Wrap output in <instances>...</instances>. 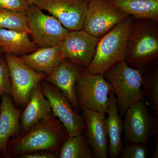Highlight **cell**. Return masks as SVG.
Listing matches in <instances>:
<instances>
[{
  "label": "cell",
  "mask_w": 158,
  "mask_h": 158,
  "mask_svg": "<svg viewBox=\"0 0 158 158\" xmlns=\"http://www.w3.org/2000/svg\"><path fill=\"white\" fill-rule=\"evenodd\" d=\"M133 20L129 16L101 37L95 55L85 70L103 74L117 63L124 61Z\"/></svg>",
  "instance_id": "cell-3"
},
{
  "label": "cell",
  "mask_w": 158,
  "mask_h": 158,
  "mask_svg": "<svg viewBox=\"0 0 158 158\" xmlns=\"http://www.w3.org/2000/svg\"><path fill=\"white\" fill-rule=\"evenodd\" d=\"M38 48L29 34L13 30L0 29V50L3 53L21 56Z\"/></svg>",
  "instance_id": "cell-19"
},
{
  "label": "cell",
  "mask_w": 158,
  "mask_h": 158,
  "mask_svg": "<svg viewBox=\"0 0 158 158\" xmlns=\"http://www.w3.org/2000/svg\"><path fill=\"white\" fill-rule=\"evenodd\" d=\"M4 57L8 65L11 79L10 95L15 103L25 107L32 90L45 79L47 74L31 69L19 56L6 53Z\"/></svg>",
  "instance_id": "cell-7"
},
{
  "label": "cell",
  "mask_w": 158,
  "mask_h": 158,
  "mask_svg": "<svg viewBox=\"0 0 158 158\" xmlns=\"http://www.w3.org/2000/svg\"><path fill=\"white\" fill-rule=\"evenodd\" d=\"M11 82L8 65L2 56L0 57V98L4 94H11Z\"/></svg>",
  "instance_id": "cell-25"
},
{
  "label": "cell",
  "mask_w": 158,
  "mask_h": 158,
  "mask_svg": "<svg viewBox=\"0 0 158 158\" xmlns=\"http://www.w3.org/2000/svg\"><path fill=\"white\" fill-rule=\"evenodd\" d=\"M75 90L80 107L106 114L111 88L103 74L85 69L76 82Z\"/></svg>",
  "instance_id": "cell-5"
},
{
  "label": "cell",
  "mask_w": 158,
  "mask_h": 158,
  "mask_svg": "<svg viewBox=\"0 0 158 158\" xmlns=\"http://www.w3.org/2000/svg\"><path fill=\"white\" fill-rule=\"evenodd\" d=\"M41 90L51 105L52 113L63 125L69 137L81 135L86 127L84 118L76 113L65 95L56 86L44 81Z\"/></svg>",
  "instance_id": "cell-10"
},
{
  "label": "cell",
  "mask_w": 158,
  "mask_h": 158,
  "mask_svg": "<svg viewBox=\"0 0 158 158\" xmlns=\"http://www.w3.org/2000/svg\"><path fill=\"white\" fill-rule=\"evenodd\" d=\"M2 54H3V53L2 52V51H1V50H0V57H1V56H2Z\"/></svg>",
  "instance_id": "cell-30"
},
{
  "label": "cell",
  "mask_w": 158,
  "mask_h": 158,
  "mask_svg": "<svg viewBox=\"0 0 158 158\" xmlns=\"http://www.w3.org/2000/svg\"><path fill=\"white\" fill-rule=\"evenodd\" d=\"M0 29L13 30L30 35L25 13L0 10Z\"/></svg>",
  "instance_id": "cell-23"
},
{
  "label": "cell",
  "mask_w": 158,
  "mask_h": 158,
  "mask_svg": "<svg viewBox=\"0 0 158 158\" xmlns=\"http://www.w3.org/2000/svg\"><path fill=\"white\" fill-rule=\"evenodd\" d=\"M85 69L69 59H63L56 69L44 80L58 88L67 98L77 113L80 107L76 94V84Z\"/></svg>",
  "instance_id": "cell-13"
},
{
  "label": "cell",
  "mask_w": 158,
  "mask_h": 158,
  "mask_svg": "<svg viewBox=\"0 0 158 158\" xmlns=\"http://www.w3.org/2000/svg\"><path fill=\"white\" fill-rule=\"evenodd\" d=\"M87 129L86 137L94 157L107 158L108 137L104 114L82 109Z\"/></svg>",
  "instance_id": "cell-14"
},
{
  "label": "cell",
  "mask_w": 158,
  "mask_h": 158,
  "mask_svg": "<svg viewBox=\"0 0 158 158\" xmlns=\"http://www.w3.org/2000/svg\"><path fill=\"white\" fill-rule=\"evenodd\" d=\"M69 137L65 127L52 113L11 138L7 145V158H19L39 151L59 153Z\"/></svg>",
  "instance_id": "cell-1"
},
{
  "label": "cell",
  "mask_w": 158,
  "mask_h": 158,
  "mask_svg": "<svg viewBox=\"0 0 158 158\" xmlns=\"http://www.w3.org/2000/svg\"><path fill=\"white\" fill-rule=\"evenodd\" d=\"M88 0H37L34 5L48 12L69 31L83 29Z\"/></svg>",
  "instance_id": "cell-9"
},
{
  "label": "cell",
  "mask_w": 158,
  "mask_h": 158,
  "mask_svg": "<svg viewBox=\"0 0 158 158\" xmlns=\"http://www.w3.org/2000/svg\"><path fill=\"white\" fill-rule=\"evenodd\" d=\"M40 82L32 90L28 102L21 113L20 123L22 131L28 129L52 113L50 104L43 93Z\"/></svg>",
  "instance_id": "cell-16"
},
{
  "label": "cell",
  "mask_w": 158,
  "mask_h": 158,
  "mask_svg": "<svg viewBox=\"0 0 158 158\" xmlns=\"http://www.w3.org/2000/svg\"><path fill=\"white\" fill-rule=\"evenodd\" d=\"M143 70L142 88L144 96L150 106L158 114V61Z\"/></svg>",
  "instance_id": "cell-22"
},
{
  "label": "cell",
  "mask_w": 158,
  "mask_h": 158,
  "mask_svg": "<svg viewBox=\"0 0 158 158\" xmlns=\"http://www.w3.org/2000/svg\"><path fill=\"white\" fill-rule=\"evenodd\" d=\"M116 8L134 19L158 22V0H107Z\"/></svg>",
  "instance_id": "cell-20"
},
{
  "label": "cell",
  "mask_w": 158,
  "mask_h": 158,
  "mask_svg": "<svg viewBox=\"0 0 158 158\" xmlns=\"http://www.w3.org/2000/svg\"><path fill=\"white\" fill-rule=\"evenodd\" d=\"M29 6L24 0H0V10L25 13Z\"/></svg>",
  "instance_id": "cell-26"
},
{
  "label": "cell",
  "mask_w": 158,
  "mask_h": 158,
  "mask_svg": "<svg viewBox=\"0 0 158 158\" xmlns=\"http://www.w3.org/2000/svg\"><path fill=\"white\" fill-rule=\"evenodd\" d=\"M116 96L112 90L109 93V102L107 118H106V127L108 139L110 141V157L117 158L121 155L123 145L122 135L123 131V122L118 114Z\"/></svg>",
  "instance_id": "cell-18"
},
{
  "label": "cell",
  "mask_w": 158,
  "mask_h": 158,
  "mask_svg": "<svg viewBox=\"0 0 158 158\" xmlns=\"http://www.w3.org/2000/svg\"><path fill=\"white\" fill-rule=\"evenodd\" d=\"M60 158H94V155L86 136L83 134L69 137L62 144Z\"/></svg>",
  "instance_id": "cell-21"
},
{
  "label": "cell",
  "mask_w": 158,
  "mask_h": 158,
  "mask_svg": "<svg viewBox=\"0 0 158 158\" xmlns=\"http://www.w3.org/2000/svg\"><path fill=\"white\" fill-rule=\"evenodd\" d=\"M0 106H1V104H0Z\"/></svg>",
  "instance_id": "cell-32"
},
{
  "label": "cell",
  "mask_w": 158,
  "mask_h": 158,
  "mask_svg": "<svg viewBox=\"0 0 158 158\" xmlns=\"http://www.w3.org/2000/svg\"><path fill=\"white\" fill-rule=\"evenodd\" d=\"M32 40L38 48L60 43L69 32L54 16L44 13L35 5H30L25 12Z\"/></svg>",
  "instance_id": "cell-6"
},
{
  "label": "cell",
  "mask_w": 158,
  "mask_h": 158,
  "mask_svg": "<svg viewBox=\"0 0 158 158\" xmlns=\"http://www.w3.org/2000/svg\"><path fill=\"white\" fill-rule=\"evenodd\" d=\"M88 1H90V0H88Z\"/></svg>",
  "instance_id": "cell-31"
},
{
  "label": "cell",
  "mask_w": 158,
  "mask_h": 158,
  "mask_svg": "<svg viewBox=\"0 0 158 158\" xmlns=\"http://www.w3.org/2000/svg\"><path fill=\"white\" fill-rule=\"evenodd\" d=\"M0 106V153L7 158V145L10 139L20 133V117L22 110L15 107L11 95L1 98Z\"/></svg>",
  "instance_id": "cell-15"
},
{
  "label": "cell",
  "mask_w": 158,
  "mask_h": 158,
  "mask_svg": "<svg viewBox=\"0 0 158 158\" xmlns=\"http://www.w3.org/2000/svg\"><path fill=\"white\" fill-rule=\"evenodd\" d=\"M100 38L83 29L69 31L60 44L62 59H68L86 69L93 59Z\"/></svg>",
  "instance_id": "cell-12"
},
{
  "label": "cell",
  "mask_w": 158,
  "mask_h": 158,
  "mask_svg": "<svg viewBox=\"0 0 158 158\" xmlns=\"http://www.w3.org/2000/svg\"><path fill=\"white\" fill-rule=\"evenodd\" d=\"M115 94L118 111L125 114L134 104L143 99V70L132 68L124 61L118 62L103 74Z\"/></svg>",
  "instance_id": "cell-4"
},
{
  "label": "cell",
  "mask_w": 158,
  "mask_h": 158,
  "mask_svg": "<svg viewBox=\"0 0 158 158\" xmlns=\"http://www.w3.org/2000/svg\"><path fill=\"white\" fill-rule=\"evenodd\" d=\"M24 1H25L26 2L28 3L29 5H34L37 0H24Z\"/></svg>",
  "instance_id": "cell-29"
},
{
  "label": "cell",
  "mask_w": 158,
  "mask_h": 158,
  "mask_svg": "<svg viewBox=\"0 0 158 158\" xmlns=\"http://www.w3.org/2000/svg\"><path fill=\"white\" fill-rule=\"evenodd\" d=\"M148 150L140 143L128 142L123 147L120 156L122 158H146Z\"/></svg>",
  "instance_id": "cell-24"
},
{
  "label": "cell",
  "mask_w": 158,
  "mask_h": 158,
  "mask_svg": "<svg viewBox=\"0 0 158 158\" xmlns=\"http://www.w3.org/2000/svg\"><path fill=\"white\" fill-rule=\"evenodd\" d=\"M129 16L107 0H90L83 30L101 38Z\"/></svg>",
  "instance_id": "cell-8"
},
{
  "label": "cell",
  "mask_w": 158,
  "mask_h": 158,
  "mask_svg": "<svg viewBox=\"0 0 158 158\" xmlns=\"http://www.w3.org/2000/svg\"><path fill=\"white\" fill-rule=\"evenodd\" d=\"M59 153L49 151H39L29 153L20 156L19 158H57Z\"/></svg>",
  "instance_id": "cell-27"
},
{
  "label": "cell",
  "mask_w": 158,
  "mask_h": 158,
  "mask_svg": "<svg viewBox=\"0 0 158 158\" xmlns=\"http://www.w3.org/2000/svg\"><path fill=\"white\" fill-rule=\"evenodd\" d=\"M123 122L125 137L128 142L146 144L151 134L158 133V118L153 119L143 99L126 112Z\"/></svg>",
  "instance_id": "cell-11"
},
{
  "label": "cell",
  "mask_w": 158,
  "mask_h": 158,
  "mask_svg": "<svg viewBox=\"0 0 158 158\" xmlns=\"http://www.w3.org/2000/svg\"><path fill=\"white\" fill-rule=\"evenodd\" d=\"M158 58V22L133 20L124 62L132 68L143 69Z\"/></svg>",
  "instance_id": "cell-2"
},
{
  "label": "cell",
  "mask_w": 158,
  "mask_h": 158,
  "mask_svg": "<svg viewBox=\"0 0 158 158\" xmlns=\"http://www.w3.org/2000/svg\"><path fill=\"white\" fill-rule=\"evenodd\" d=\"M156 140L157 142H156V148L152 156V158H158V141L157 138Z\"/></svg>",
  "instance_id": "cell-28"
},
{
  "label": "cell",
  "mask_w": 158,
  "mask_h": 158,
  "mask_svg": "<svg viewBox=\"0 0 158 158\" xmlns=\"http://www.w3.org/2000/svg\"><path fill=\"white\" fill-rule=\"evenodd\" d=\"M60 43L49 47L38 48L31 53L19 57L31 69L47 75L56 69L62 59Z\"/></svg>",
  "instance_id": "cell-17"
}]
</instances>
